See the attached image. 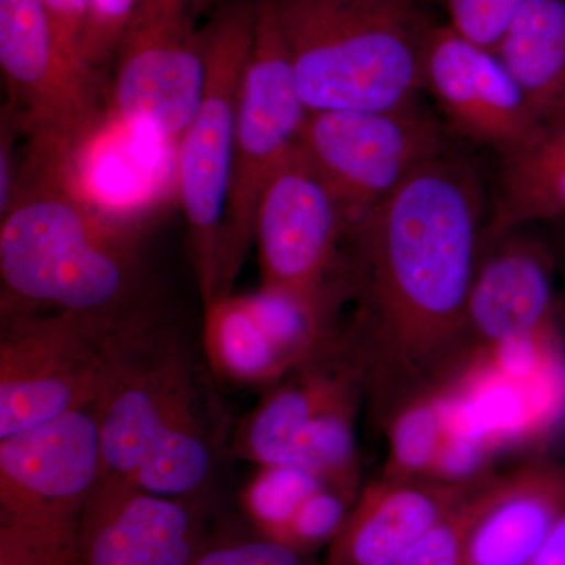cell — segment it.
Masks as SVG:
<instances>
[{"mask_svg": "<svg viewBox=\"0 0 565 565\" xmlns=\"http://www.w3.org/2000/svg\"><path fill=\"white\" fill-rule=\"evenodd\" d=\"M484 230L481 180L455 152L426 163L349 230L352 315L334 344L379 426L441 396L476 359L467 307Z\"/></svg>", "mask_w": 565, "mask_h": 565, "instance_id": "obj_1", "label": "cell"}, {"mask_svg": "<svg viewBox=\"0 0 565 565\" xmlns=\"http://www.w3.org/2000/svg\"><path fill=\"white\" fill-rule=\"evenodd\" d=\"M141 226L85 195L76 170L25 151L0 214L2 316L65 311L120 330L161 318Z\"/></svg>", "mask_w": 565, "mask_h": 565, "instance_id": "obj_2", "label": "cell"}, {"mask_svg": "<svg viewBox=\"0 0 565 565\" xmlns=\"http://www.w3.org/2000/svg\"><path fill=\"white\" fill-rule=\"evenodd\" d=\"M310 111L415 106L433 29L418 0H264Z\"/></svg>", "mask_w": 565, "mask_h": 565, "instance_id": "obj_3", "label": "cell"}, {"mask_svg": "<svg viewBox=\"0 0 565 565\" xmlns=\"http://www.w3.org/2000/svg\"><path fill=\"white\" fill-rule=\"evenodd\" d=\"M103 473L93 408L0 440V565H74Z\"/></svg>", "mask_w": 565, "mask_h": 565, "instance_id": "obj_4", "label": "cell"}, {"mask_svg": "<svg viewBox=\"0 0 565 565\" xmlns=\"http://www.w3.org/2000/svg\"><path fill=\"white\" fill-rule=\"evenodd\" d=\"M259 0H218L204 25L202 99L180 141L177 189L203 307L217 292L218 253L232 180L237 102Z\"/></svg>", "mask_w": 565, "mask_h": 565, "instance_id": "obj_5", "label": "cell"}, {"mask_svg": "<svg viewBox=\"0 0 565 565\" xmlns=\"http://www.w3.org/2000/svg\"><path fill=\"white\" fill-rule=\"evenodd\" d=\"M195 390L191 351L162 316L111 333L93 405L104 473L132 481L156 449L203 427Z\"/></svg>", "mask_w": 565, "mask_h": 565, "instance_id": "obj_6", "label": "cell"}, {"mask_svg": "<svg viewBox=\"0 0 565 565\" xmlns=\"http://www.w3.org/2000/svg\"><path fill=\"white\" fill-rule=\"evenodd\" d=\"M308 114L273 13L259 0L255 36L237 102L232 180L222 222L215 297L233 294L234 281L255 237L263 193L299 148Z\"/></svg>", "mask_w": 565, "mask_h": 565, "instance_id": "obj_7", "label": "cell"}, {"mask_svg": "<svg viewBox=\"0 0 565 565\" xmlns=\"http://www.w3.org/2000/svg\"><path fill=\"white\" fill-rule=\"evenodd\" d=\"M0 71L28 151L76 169L106 121V90L63 54L41 0H0Z\"/></svg>", "mask_w": 565, "mask_h": 565, "instance_id": "obj_8", "label": "cell"}, {"mask_svg": "<svg viewBox=\"0 0 565 565\" xmlns=\"http://www.w3.org/2000/svg\"><path fill=\"white\" fill-rule=\"evenodd\" d=\"M299 151L343 212L348 232L422 167L452 152L444 126L416 106L310 111Z\"/></svg>", "mask_w": 565, "mask_h": 565, "instance_id": "obj_9", "label": "cell"}, {"mask_svg": "<svg viewBox=\"0 0 565 565\" xmlns=\"http://www.w3.org/2000/svg\"><path fill=\"white\" fill-rule=\"evenodd\" d=\"M114 332L65 311L2 316L0 440L93 408Z\"/></svg>", "mask_w": 565, "mask_h": 565, "instance_id": "obj_10", "label": "cell"}, {"mask_svg": "<svg viewBox=\"0 0 565 565\" xmlns=\"http://www.w3.org/2000/svg\"><path fill=\"white\" fill-rule=\"evenodd\" d=\"M348 223L299 148L278 170L256 212L262 288L285 294L333 329L345 303Z\"/></svg>", "mask_w": 565, "mask_h": 565, "instance_id": "obj_11", "label": "cell"}, {"mask_svg": "<svg viewBox=\"0 0 565 565\" xmlns=\"http://www.w3.org/2000/svg\"><path fill=\"white\" fill-rule=\"evenodd\" d=\"M193 0H139L107 85L110 120L180 141L202 99L206 58Z\"/></svg>", "mask_w": 565, "mask_h": 565, "instance_id": "obj_12", "label": "cell"}, {"mask_svg": "<svg viewBox=\"0 0 565 565\" xmlns=\"http://www.w3.org/2000/svg\"><path fill=\"white\" fill-rule=\"evenodd\" d=\"M423 88L434 96L460 136L515 154L533 143L544 125L525 93L494 52L465 40L451 25H433L422 62Z\"/></svg>", "mask_w": 565, "mask_h": 565, "instance_id": "obj_13", "label": "cell"}, {"mask_svg": "<svg viewBox=\"0 0 565 565\" xmlns=\"http://www.w3.org/2000/svg\"><path fill=\"white\" fill-rule=\"evenodd\" d=\"M210 537L189 498L159 497L103 473L82 520L74 565H192Z\"/></svg>", "mask_w": 565, "mask_h": 565, "instance_id": "obj_14", "label": "cell"}, {"mask_svg": "<svg viewBox=\"0 0 565 565\" xmlns=\"http://www.w3.org/2000/svg\"><path fill=\"white\" fill-rule=\"evenodd\" d=\"M479 263L467 307L471 348L489 353L523 340L565 341L552 255L537 241L504 236Z\"/></svg>", "mask_w": 565, "mask_h": 565, "instance_id": "obj_15", "label": "cell"}, {"mask_svg": "<svg viewBox=\"0 0 565 565\" xmlns=\"http://www.w3.org/2000/svg\"><path fill=\"white\" fill-rule=\"evenodd\" d=\"M489 475L467 481L379 476L360 490L343 530L329 545L326 565H394Z\"/></svg>", "mask_w": 565, "mask_h": 565, "instance_id": "obj_16", "label": "cell"}, {"mask_svg": "<svg viewBox=\"0 0 565 565\" xmlns=\"http://www.w3.org/2000/svg\"><path fill=\"white\" fill-rule=\"evenodd\" d=\"M564 512L565 460H535L498 475L463 565H525Z\"/></svg>", "mask_w": 565, "mask_h": 565, "instance_id": "obj_17", "label": "cell"}, {"mask_svg": "<svg viewBox=\"0 0 565 565\" xmlns=\"http://www.w3.org/2000/svg\"><path fill=\"white\" fill-rule=\"evenodd\" d=\"M497 200L482 245L494 244L516 226L565 215V118L544 125L541 136L501 158Z\"/></svg>", "mask_w": 565, "mask_h": 565, "instance_id": "obj_18", "label": "cell"}, {"mask_svg": "<svg viewBox=\"0 0 565 565\" xmlns=\"http://www.w3.org/2000/svg\"><path fill=\"white\" fill-rule=\"evenodd\" d=\"M494 54L542 125L565 118V0H526Z\"/></svg>", "mask_w": 565, "mask_h": 565, "instance_id": "obj_19", "label": "cell"}, {"mask_svg": "<svg viewBox=\"0 0 565 565\" xmlns=\"http://www.w3.org/2000/svg\"><path fill=\"white\" fill-rule=\"evenodd\" d=\"M203 341L212 370L233 384L273 386L294 371L244 296L228 294L204 305Z\"/></svg>", "mask_w": 565, "mask_h": 565, "instance_id": "obj_20", "label": "cell"}, {"mask_svg": "<svg viewBox=\"0 0 565 565\" xmlns=\"http://www.w3.org/2000/svg\"><path fill=\"white\" fill-rule=\"evenodd\" d=\"M388 456L381 478L435 479L448 445V415L441 396L408 405L386 427Z\"/></svg>", "mask_w": 565, "mask_h": 565, "instance_id": "obj_21", "label": "cell"}, {"mask_svg": "<svg viewBox=\"0 0 565 565\" xmlns=\"http://www.w3.org/2000/svg\"><path fill=\"white\" fill-rule=\"evenodd\" d=\"M323 482L297 465H266L245 487L243 508L256 533L281 542L300 505Z\"/></svg>", "mask_w": 565, "mask_h": 565, "instance_id": "obj_22", "label": "cell"}, {"mask_svg": "<svg viewBox=\"0 0 565 565\" xmlns=\"http://www.w3.org/2000/svg\"><path fill=\"white\" fill-rule=\"evenodd\" d=\"M497 479L498 475L487 476L478 490L430 527L394 565H463L468 539L492 500Z\"/></svg>", "mask_w": 565, "mask_h": 565, "instance_id": "obj_23", "label": "cell"}, {"mask_svg": "<svg viewBox=\"0 0 565 565\" xmlns=\"http://www.w3.org/2000/svg\"><path fill=\"white\" fill-rule=\"evenodd\" d=\"M139 0H87L81 35V62L106 90L122 35Z\"/></svg>", "mask_w": 565, "mask_h": 565, "instance_id": "obj_24", "label": "cell"}, {"mask_svg": "<svg viewBox=\"0 0 565 565\" xmlns=\"http://www.w3.org/2000/svg\"><path fill=\"white\" fill-rule=\"evenodd\" d=\"M355 501L333 487L322 486L300 505L282 535L281 544L307 555H316L323 546L329 548L343 530Z\"/></svg>", "mask_w": 565, "mask_h": 565, "instance_id": "obj_25", "label": "cell"}, {"mask_svg": "<svg viewBox=\"0 0 565 565\" xmlns=\"http://www.w3.org/2000/svg\"><path fill=\"white\" fill-rule=\"evenodd\" d=\"M192 565H326L292 546L253 535H211Z\"/></svg>", "mask_w": 565, "mask_h": 565, "instance_id": "obj_26", "label": "cell"}, {"mask_svg": "<svg viewBox=\"0 0 565 565\" xmlns=\"http://www.w3.org/2000/svg\"><path fill=\"white\" fill-rule=\"evenodd\" d=\"M526 0H445L449 25L465 40L497 51Z\"/></svg>", "mask_w": 565, "mask_h": 565, "instance_id": "obj_27", "label": "cell"}, {"mask_svg": "<svg viewBox=\"0 0 565 565\" xmlns=\"http://www.w3.org/2000/svg\"><path fill=\"white\" fill-rule=\"evenodd\" d=\"M41 3L46 10L52 31H54L55 40H57L63 54L70 58L74 66L87 73V70L82 65L79 54L82 25H84L87 0H41Z\"/></svg>", "mask_w": 565, "mask_h": 565, "instance_id": "obj_28", "label": "cell"}, {"mask_svg": "<svg viewBox=\"0 0 565 565\" xmlns=\"http://www.w3.org/2000/svg\"><path fill=\"white\" fill-rule=\"evenodd\" d=\"M22 137L20 120L9 104L0 110V214L9 207L21 162L17 159V141Z\"/></svg>", "mask_w": 565, "mask_h": 565, "instance_id": "obj_29", "label": "cell"}, {"mask_svg": "<svg viewBox=\"0 0 565 565\" xmlns=\"http://www.w3.org/2000/svg\"><path fill=\"white\" fill-rule=\"evenodd\" d=\"M525 565H565V512Z\"/></svg>", "mask_w": 565, "mask_h": 565, "instance_id": "obj_30", "label": "cell"}]
</instances>
